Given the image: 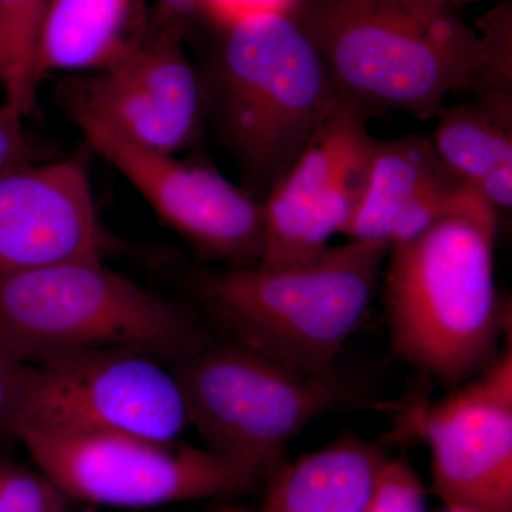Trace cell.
<instances>
[{
    "mask_svg": "<svg viewBox=\"0 0 512 512\" xmlns=\"http://www.w3.org/2000/svg\"><path fill=\"white\" fill-rule=\"evenodd\" d=\"M288 15L311 39L339 100L366 117H436L457 92L512 90L507 9L476 28L446 0H296Z\"/></svg>",
    "mask_w": 512,
    "mask_h": 512,
    "instance_id": "1",
    "label": "cell"
},
{
    "mask_svg": "<svg viewBox=\"0 0 512 512\" xmlns=\"http://www.w3.org/2000/svg\"><path fill=\"white\" fill-rule=\"evenodd\" d=\"M497 228L498 212H458L387 254L383 302L392 348L437 382L456 387L498 356Z\"/></svg>",
    "mask_w": 512,
    "mask_h": 512,
    "instance_id": "2",
    "label": "cell"
},
{
    "mask_svg": "<svg viewBox=\"0 0 512 512\" xmlns=\"http://www.w3.org/2000/svg\"><path fill=\"white\" fill-rule=\"evenodd\" d=\"M224 29L204 73L207 114L265 200L339 104L311 39L288 13L252 16Z\"/></svg>",
    "mask_w": 512,
    "mask_h": 512,
    "instance_id": "3",
    "label": "cell"
},
{
    "mask_svg": "<svg viewBox=\"0 0 512 512\" xmlns=\"http://www.w3.org/2000/svg\"><path fill=\"white\" fill-rule=\"evenodd\" d=\"M387 254V245L349 239L302 264L208 272L197 292L237 342L301 372L332 375L375 298Z\"/></svg>",
    "mask_w": 512,
    "mask_h": 512,
    "instance_id": "4",
    "label": "cell"
},
{
    "mask_svg": "<svg viewBox=\"0 0 512 512\" xmlns=\"http://www.w3.org/2000/svg\"><path fill=\"white\" fill-rule=\"evenodd\" d=\"M208 343L185 308L107 268L79 259L0 278V345L16 362L130 349L180 362Z\"/></svg>",
    "mask_w": 512,
    "mask_h": 512,
    "instance_id": "5",
    "label": "cell"
},
{
    "mask_svg": "<svg viewBox=\"0 0 512 512\" xmlns=\"http://www.w3.org/2000/svg\"><path fill=\"white\" fill-rule=\"evenodd\" d=\"M174 372L205 447L265 484L293 437L350 400L338 373L301 372L234 339L205 343Z\"/></svg>",
    "mask_w": 512,
    "mask_h": 512,
    "instance_id": "6",
    "label": "cell"
},
{
    "mask_svg": "<svg viewBox=\"0 0 512 512\" xmlns=\"http://www.w3.org/2000/svg\"><path fill=\"white\" fill-rule=\"evenodd\" d=\"M32 463L70 501L144 510L234 498L264 484L207 447L133 433L22 430L13 434Z\"/></svg>",
    "mask_w": 512,
    "mask_h": 512,
    "instance_id": "7",
    "label": "cell"
},
{
    "mask_svg": "<svg viewBox=\"0 0 512 512\" xmlns=\"http://www.w3.org/2000/svg\"><path fill=\"white\" fill-rule=\"evenodd\" d=\"M183 390L164 360L111 349L20 366L0 430L133 433L180 440Z\"/></svg>",
    "mask_w": 512,
    "mask_h": 512,
    "instance_id": "8",
    "label": "cell"
},
{
    "mask_svg": "<svg viewBox=\"0 0 512 512\" xmlns=\"http://www.w3.org/2000/svg\"><path fill=\"white\" fill-rule=\"evenodd\" d=\"M399 430L429 447L431 491L444 505L512 512L511 349L443 400L402 407Z\"/></svg>",
    "mask_w": 512,
    "mask_h": 512,
    "instance_id": "9",
    "label": "cell"
},
{
    "mask_svg": "<svg viewBox=\"0 0 512 512\" xmlns=\"http://www.w3.org/2000/svg\"><path fill=\"white\" fill-rule=\"evenodd\" d=\"M72 117L93 150L202 258L224 268L261 262L264 210L244 188L204 161L148 150L90 117Z\"/></svg>",
    "mask_w": 512,
    "mask_h": 512,
    "instance_id": "10",
    "label": "cell"
},
{
    "mask_svg": "<svg viewBox=\"0 0 512 512\" xmlns=\"http://www.w3.org/2000/svg\"><path fill=\"white\" fill-rule=\"evenodd\" d=\"M184 39L148 26L146 39L121 62L64 86L67 110L137 146L183 153L197 143L208 119L204 82L185 56Z\"/></svg>",
    "mask_w": 512,
    "mask_h": 512,
    "instance_id": "11",
    "label": "cell"
},
{
    "mask_svg": "<svg viewBox=\"0 0 512 512\" xmlns=\"http://www.w3.org/2000/svg\"><path fill=\"white\" fill-rule=\"evenodd\" d=\"M369 117L339 101L288 173L262 201L266 266L311 261L342 234L355 208L372 136Z\"/></svg>",
    "mask_w": 512,
    "mask_h": 512,
    "instance_id": "12",
    "label": "cell"
},
{
    "mask_svg": "<svg viewBox=\"0 0 512 512\" xmlns=\"http://www.w3.org/2000/svg\"><path fill=\"white\" fill-rule=\"evenodd\" d=\"M109 248L80 158L0 174V278L62 262L103 259Z\"/></svg>",
    "mask_w": 512,
    "mask_h": 512,
    "instance_id": "13",
    "label": "cell"
},
{
    "mask_svg": "<svg viewBox=\"0 0 512 512\" xmlns=\"http://www.w3.org/2000/svg\"><path fill=\"white\" fill-rule=\"evenodd\" d=\"M490 211L498 212L443 163L430 137H373L363 160L355 208L342 235L390 249L447 215Z\"/></svg>",
    "mask_w": 512,
    "mask_h": 512,
    "instance_id": "14",
    "label": "cell"
},
{
    "mask_svg": "<svg viewBox=\"0 0 512 512\" xmlns=\"http://www.w3.org/2000/svg\"><path fill=\"white\" fill-rule=\"evenodd\" d=\"M150 10L146 0H49L37 42V82L121 62L146 39Z\"/></svg>",
    "mask_w": 512,
    "mask_h": 512,
    "instance_id": "15",
    "label": "cell"
},
{
    "mask_svg": "<svg viewBox=\"0 0 512 512\" xmlns=\"http://www.w3.org/2000/svg\"><path fill=\"white\" fill-rule=\"evenodd\" d=\"M386 451L355 434L288 463L266 481L254 512H362L372 495Z\"/></svg>",
    "mask_w": 512,
    "mask_h": 512,
    "instance_id": "16",
    "label": "cell"
},
{
    "mask_svg": "<svg viewBox=\"0 0 512 512\" xmlns=\"http://www.w3.org/2000/svg\"><path fill=\"white\" fill-rule=\"evenodd\" d=\"M430 141L443 163L466 183L512 167L510 90H485L476 100L444 106ZM478 191V190H477Z\"/></svg>",
    "mask_w": 512,
    "mask_h": 512,
    "instance_id": "17",
    "label": "cell"
},
{
    "mask_svg": "<svg viewBox=\"0 0 512 512\" xmlns=\"http://www.w3.org/2000/svg\"><path fill=\"white\" fill-rule=\"evenodd\" d=\"M49 0H0V42L5 53L6 101L29 114L36 100V55Z\"/></svg>",
    "mask_w": 512,
    "mask_h": 512,
    "instance_id": "18",
    "label": "cell"
},
{
    "mask_svg": "<svg viewBox=\"0 0 512 512\" xmlns=\"http://www.w3.org/2000/svg\"><path fill=\"white\" fill-rule=\"evenodd\" d=\"M69 503L36 464L0 456V512H67Z\"/></svg>",
    "mask_w": 512,
    "mask_h": 512,
    "instance_id": "19",
    "label": "cell"
},
{
    "mask_svg": "<svg viewBox=\"0 0 512 512\" xmlns=\"http://www.w3.org/2000/svg\"><path fill=\"white\" fill-rule=\"evenodd\" d=\"M362 512H427L426 487L406 458H387Z\"/></svg>",
    "mask_w": 512,
    "mask_h": 512,
    "instance_id": "20",
    "label": "cell"
},
{
    "mask_svg": "<svg viewBox=\"0 0 512 512\" xmlns=\"http://www.w3.org/2000/svg\"><path fill=\"white\" fill-rule=\"evenodd\" d=\"M25 114L13 104H0V174L35 163L33 147L26 134Z\"/></svg>",
    "mask_w": 512,
    "mask_h": 512,
    "instance_id": "21",
    "label": "cell"
},
{
    "mask_svg": "<svg viewBox=\"0 0 512 512\" xmlns=\"http://www.w3.org/2000/svg\"><path fill=\"white\" fill-rule=\"evenodd\" d=\"M296 0H201V10L221 28L235 25L252 16L288 13Z\"/></svg>",
    "mask_w": 512,
    "mask_h": 512,
    "instance_id": "22",
    "label": "cell"
},
{
    "mask_svg": "<svg viewBox=\"0 0 512 512\" xmlns=\"http://www.w3.org/2000/svg\"><path fill=\"white\" fill-rule=\"evenodd\" d=\"M200 12L201 0H156L148 26L185 37L191 20Z\"/></svg>",
    "mask_w": 512,
    "mask_h": 512,
    "instance_id": "23",
    "label": "cell"
},
{
    "mask_svg": "<svg viewBox=\"0 0 512 512\" xmlns=\"http://www.w3.org/2000/svg\"><path fill=\"white\" fill-rule=\"evenodd\" d=\"M22 366V363L16 362L12 356L6 352V349L0 345V426L5 419L6 410L10 396H12L13 386H15L16 376Z\"/></svg>",
    "mask_w": 512,
    "mask_h": 512,
    "instance_id": "24",
    "label": "cell"
},
{
    "mask_svg": "<svg viewBox=\"0 0 512 512\" xmlns=\"http://www.w3.org/2000/svg\"><path fill=\"white\" fill-rule=\"evenodd\" d=\"M439 512H487L478 510V508L466 507V505H444L443 510Z\"/></svg>",
    "mask_w": 512,
    "mask_h": 512,
    "instance_id": "25",
    "label": "cell"
},
{
    "mask_svg": "<svg viewBox=\"0 0 512 512\" xmlns=\"http://www.w3.org/2000/svg\"><path fill=\"white\" fill-rule=\"evenodd\" d=\"M217 512H254L249 507H244V505H227V507L221 508L220 511Z\"/></svg>",
    "mask_w": 512,
    "mask_h": 512,
    "instance_id": "26",
    "label": "cell"
},
{
    "mask_svg": "<svg viewBox=\"0 0 512 512\" xmlns=\"http://www.w3.org/2000/svg\"><path fill=\"white\" fill-rule=\"evenodd\" d=\"M5 76V53H3L2 42H0V83Z\"/></svg>",
    "mask_w": 512,
    "mask_h": 512,
    "instance_id": "27",
    "label": "cell"
}]
</instances>
